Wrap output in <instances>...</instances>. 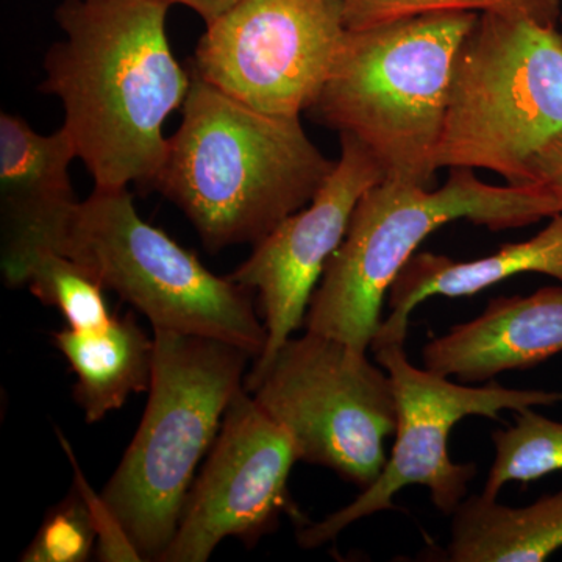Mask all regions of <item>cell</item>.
<instances>
[{
	"label": "cell",
	"instance_id": "obj_1",
	"mask_svg": "<svg viewBox=\"0 0 562 562\" xmlns=\"http://www.w3.org/2000/svg\"><path fill=\"white\" fill-rule=\"evenodd\" d=\"M165 0H61L63 38L44 55L40 91L60 99L63 127L98 190H150L165 161L166 121L192 76L169 41Z\"/></svg>",
	"mask_w": 562,
	"mask_h": 562
},
{
	"label": "cell",
	"instance_id": "obj_2",
	"mask_svg": "<svg viewBox=\"0 0 562 562\" xmlns=\"http://www.w3.org/2000/svg\"><path fill=\"white\" fill-rule=\"evenodd\" d=\"M335 166L301 117L261 113L192 76L150 191L187 216L205 249L254 247L308 205Z\"/></svg>",
	"mask_w": 562,
	"mask_h": 562
},
{
	"label": "cell",
	"instance_id": "obj_3",
	"mask_svg": "<svg viewBox=\"0 0 562 562\" xmlns=\"http://www.w3.org/2000/svg\"><path fill=\"white\" fill-rule=\"evenodd\" d=\"M561 211L562 199L546 187L491 184L475 169H450L441 188L384 179L358 202L346 238L314 290L306 330L369 351L392 283L432 233L461 220L491 232L512 231Z\"/></svg>",
	"mask_w": 562,
	"mask_h": 562
},
{
	"label": "cell",
	"instance_id": "obj_4",
	"mask_svg": "<svg viewBox=\"0 0 562 562\" xmlns=\"http://www.w3.org/2000/svg\"><path fill=\"white\" fill-rule=\"evenodd\" d=\"M476 13L347 31L314 117L368 147L384 179L432 188L454 60Z\"/></svg>",
	"mask_w": 562,
	"mask_h": 562
},
{
	"label": "cell",
	"instance_id": "obj_5",
	"mask_svg": "<svg viewBox=\"0 0 562 562\" xmlns=\"http://www.w3.org/2000/svg\"><path fill=\"white\" fill-rule=\"evenodd\" d=\"M35 246H47L79 262L105 290L149 319L151 328L233 344L257 361L268 344L265 321L255 310L254 291L206 269L136 211L128 188L92 190L60 216L14 246L10 260Z\"/></svg>",
	"mask_w": 562,
	"mask_h": 562
},
{
	"label": "cell",
	"instance_id": "obj_6",
	"mask_svg": "<svg viewBox=\"0 0 562 562\" xmlns=\"http://www.w3.org/2000/svg\"><path fill=\"white\" fill-rule=\"evenodd\" d=\"M154 341L146 412L102 495L143 560L160 562L254 358L220 339L162 328H154Z\"/></svg>",
	"mask_w": 562,
	"mask_h": 562
},
{
	"label": "cell",
	"instance_id": "obj_7",
	"mask_svg": "<svg viewBox=\"0 0 562 562\" xmlns=\"http://www.w3.org/2000/svg\"><path fill=\"white\" fill-rule=\"evenodd\" d=\"M560 27L479 14L454 60L438 169H483L532 187V158L562 132Z\"/></svg>",
	"mask_w": 562,
	"mask_h": 562
},
{
	"label": "cell",
	"instance_id": "obj_8",
	"mask_svg": "<svg viewBox=\"0 0 562 562\" xmlns=\"http://www.w3.org/2000/svg\"><path fill=\"white\" fill-rule=\"evenodd\" d=\"M369 351L306 330L247 373L244 390L297 446L301 461L338 473L361 491L376 482L395 432L391 375Z\"/></svg>",
	"mask_w": 562,
	"mask_h": 562
},
{
	"label": "cell",
	"instance_id": "obj_9",
	"mask_svg": "<svg viewBox=\"0 0 562 562\" xmlns=\"http://www.w3.org/2000/svg\"><path fill=\"white\" fill-rule=\"evenodd\" d=\"M375 360L386 369L397 403L395 442L376 482L349 505L299 530L305 549L335 541L351 524L376 513L394 509V498L408 486L430 491L435 508L452 516L469 495L475 479L473 462H454L449 438L454 425L465 417L501 419L503 412H524L562 403V391L512 390L494 380L472 386L454 383L430 369H419L406 357L405 342L372 344Z\"/></svg>",
	"mask_w": 562,
	"mask_h": 562
},
{
	"label": "cell",
	"instance_id": "obj_10",
	"mask_svg": "<svg viewBox=\"0 0 562 562\" xmlns=\"http://www.w3.org/2000/svg\"><path fill=\"white\" fill-rule=\"evenodd\" d=\"M347 35L339 0H239L205 24L190 70L273 116L313 109Z\"/></svg>",
	"mask_w": 562,
	"mask_h": 562
},
{
	"label": "cell",
	"instance_id": "obj_11",
	"mask_svg": "<svg viewBox=\"0 0 562 562\" xmlns=\"http://www.w3.org/2000/svg\"><path fill=\"white\" fill-rule=\"evenodd\" d=\"M301 461L290 432L241 390L195 476L160 562H205L225 539L255 546L283 514L301 519L290 475Z\"/></svg>",
	"mask_w": 562,
	"mask_h": 562
},
{
	"label": "cell",
	"instance_id": "obj_12",
	"mask_svg": "<svg viewBox=\"0 0 562 562\" xmlns=\"http://www.w3.org/2000/svg\"><path fill=\"white\" fill-rule=\"evenodd\" d=\"M335 169L308 205L286 217L254 246L231 279L258 292L268 344L250 371L265 368L292 333L305 325L306 312L325 268L349 231L358 202L384 180L380 162L347 133Z\"/></svg>",
	"mask_w": 562,
	"mask_h": 562
},
{
	"label": "cell",
	"instance_id": "obj_13",
	"mask_svg": "<svg viewBox=\"0 0 562 562\" xmlns=\"http://www.w3.org/2000/svg\"><path fill=\"white\" fill-rule=\"evenodd\" d=\"M562 353V286L495 297L475 319L454 325L422 350L424 368L461 383L491 382Z\"/></svg>",
	"mask_w": 562,
	"mask_h": 562
},
{
	"label": "cell",
	"instance_id": "obj_14",
	"mask_svg": "<svg viewBox=\"0 0 562 562\" xmlns=\"http://www.w3.org/2000/svg\"><path fill=\"white\" fill-rule=\"evenodd\" d=\"M522 273H541L562 283V211L527 241L505 244L487 257L454 261L417 251L387 292L391 314L372 344L405 342L413 310L430 297H472Z\"/></svg>",
	"mask_w": 562,
	"mask_h": 562
},
{
	"label": "cell",
	"instance_id": "obj_15",
	"mask_svg": "<svg viewBox=\"0 0 562 562\" xmlns=\"http://www.w3.org/2000/svg\"><path fill=\"white\" fill-rule=\"evenodd\" d=\"M77 158L63 125L41 135L24 117L0 114L2 247L22 241L79 202L69 172Z\"/></svg>",
	"mask_w": 562,
	"mask_h": 562
},
{
	"label": "cell",
	"instance_id": "obj_16",
	"mask_svg": "<svg viewBox=\"0 0 562 562\" xmlns=\"http://www.w3.org/2000/svg\"><path fill=\"white\" fill-rule=\"evenodd\" d=\"M54 344L76 373L74 398L88 424L122 408L132 394L149 392L154 373V336L132 314L113 316L98 330L65 328Z\"/></svg>",
	"mask_w": 562,
	"mask_h": 562
},
{
	"label": "cell",
	"instance_id": "obj_17",
	"mask_svg": "<svg viewBox=\"0 0 562 562\" xmlns=\"http://www.w3.org/2000/svg\"><path fill=\"white\" fill-rule=\"evenodd\" d=\"M452 517L450 562H539L562 549V490L527 506L468 495Z\"/></svg>",
	"mask_w": 562,
	"mask_h": 562
},
{
	"label": "cell",
	"instance_id": "obj_18",
	"mask_svg": "<svg viewBox=\"0 0 562 562\" xmlns=\"http://www.w3.org/2000/svg\"><path fill=\"white\" fill-rule=\"evenodd\" d=\"M2 273L9 286H27L43 305L57 308L72 330H98L113 319L105 288L79 262L52 247H31L2 260Z\"/></svg>",
	"mask_w": 562,
	"mask_h": 562
},
{
	"label": "cell",
	"instance_id": "obj_19",
	"mask_svg": "<svg viewBox=\"0 0 562 562\" xmlns=\"http://www.w3.org/2000/svg\"><path fill=\"white\" fill-rule=\"evenodd\" d=\"M494 462L482 494L497 498L506 484L538 482L562 472V422L527 408L506 430L492 432Z\"/></svg>",
	"mask_w": 562,
	"mask_h": 562
},
{
	"label": "cell",
	"instance_id": "obj_20",
	"mask_svg": "<svg viewBox=\"0 0 562 562\" xmlns=\"http://www.w3.org/2000/svg\"><path fill=\"white\" fill-rule=\"evenodd\" d=\"M347 31L438 13H495L560 27L562 0H339Z\"/></svg>",
	"mask_w": 562,
	"mask_h": 562
},
{
	"label": "cell",
	"instance_id": "obj_21",
	"mask_svg": "<svg viewBox=\"0 0 562 562\" xmlns=\"http://www.w3.org/2000/svg\"><path fill=\"white\" fill-rule=\"evenodd\" d=\"M98 547L90 509L80 492L70 494L47 513L22 562H85Z\"/></svg>",
	"mask_w": 562,
	"mask_h": 562
},
{
	"label": "cell",
	"instance_id": "obj_22",
	"mask_svg": "<svg viewBox=\"0 0 562 562\" xmlns=\"http://www.w3.org/2000/svg\"><path fill=\"white\" fill-rule=\"evenodd\" d=\"M58 438L68 460L74 469V487L80 492L83 501L87 502L90 509L92 524H94L95 535H98V560L106 562H139L144 561L131 536L122 527L121 520L103 498L102 492H94L87 476L81 472L79 461L76 460L72 449H70L68 439L57 431Z\"/></svg>",
	"mask_w": 562,
	"mask_h": 562
},
{
	"label": "cell",
	"instance_id": "obj_23",
	"mask_svg": "<svg viewBox=\"0 0 562 562\" xmlns=\"http://www.w3.org/2000/svg\"><path fill=\"white\" fill-rule=\"evenodd\" d=\"M530 180L531 184L546 187L562 199V132L532 158Z\"/></svg>",
	"mask_w": 562,
	"mask_h": 562
},
{
	"label": "cell",
	"instance_id": "obj_24",
	"mask_svg": "<svg viewBox=\"0 0 562 562\" xmlns=\"http://www.w3.org/2000/svg\"><path fill=\"white\" fill-rule=\"evenodd\" d=\"M169 5L187 7L202 18L205 24L220 18L239 0H165Z\"/></svg>",
	"mask_w": 562,
	"mask_h": 562
}]
</instances>
